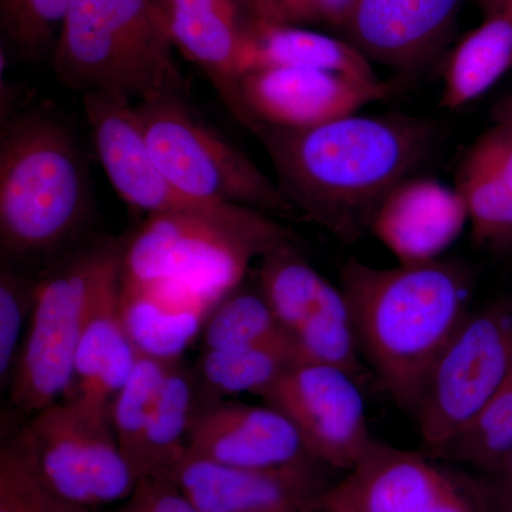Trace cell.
Masks as SVG:
<instances>
[{"label": "cell", "instance_id": "6da1fadb", "mask_svg": "<svg viewBox=\"0 0 512 512\" xmlns=\"http://www.w3.org/2000/svg\"><path fill=\"white\" fill-rule=\"evenodd\" d=\"M278 187L293 208L339 238H355L379 202L412 177L429 151L427 121L352 116L305 130L256 126Z\"/></svg>", "mask_w": 512, "mask_h": 512}, {"label": "cell", "instance_id": "7a4b0ae2", "mask_svg": "<svg viewBox=\"0 0 512 512\" xmlns=\"http://www.w3.org/2000/svg\"><path fill=\"white\" fill-rule=\"evenodd\" d=\"M340 289L360 355L394 402L413 413L431 366L471 313L470 274L441 259L376 268L350 258Z\"/></svg>", "mask_w": 512, "mask_h": 512}, {"label": "cell", "instance_id": "3957f363", "mask_svg": "<svg viewBox=\"0 0 512 512\" xmlns=\"http://www.w3.org/2000/svg\"><path fill=\"white\" fill-rule=\"evenodd\" d=\"M90 211L89 171L69 128L43 111L6 116L0 134L3 261L22 265L59 254Z\"/></svg>", "mask_w": 512, "mask_h": 512}, {"label": "cell", "instance_id": "277c9868", "mask_svg": "<svg viewBox=\"0 0 512 512\" xmlns=\"http://www.w3.org/2000/svg\"><path fill=\"white\" fill-rule=\"evenodd\" d=\"M161 0H73L52 50L74 92L127 99L188 96Z\"/></svg>", "mask_w": 512, "mask_h": 512}, {"label": "cell", "instance_id": "5b68a950", "mask_svg": "<svg viewBox=\"0 0 512 512\" xmlns=\"http://www.w3.org/2000/svg\"><path fill=\"white\" fill-rule=\"evenodd\" d=\"M289 241L291 231L252 208L231 218L148 215L127 239L121 281L171 282L221 302L242 285L254 259Z\"/></svg>", "mask_w": 512, "mask_h": 512}, {"label": "cell", "instance_id": "8992f818", "mask_svg": "<svg viewBox=\"0 0 512 512\" xmlns=\"http://www.w3.org/2000/svg\"><path fill=\"white\" fill-rule=\"evenodd\" d=\"M127 239L104 238L77 247L42 278L15 370L10 397L33 416L73 390L76 352L94 296L123 264Z\"/></svg>", "mask_w": 512, "mask_h": 512}, {"label": "cell", "instance_id": "52a82bcc", "mask_svg": "<svg viewBox=\"0 0 512 512\" xmlns=\"http://www.w3.org/2000/svg\"><path fill=\"white\" fill-rule=\"evenodd\" d=\"M136 110L151 157L183 194L265 214L295 210L278 184L192 113L185 97L141 100Z\"/></svg>", "mask_w": 512, "mask_h": 512}, {"label": "cell", "instance_id": "ba28073f", "mask_svg": "<svg viewBox=\"0 0 512 512\" xmlns=\"http://www.w3.org/2000/svg\"><path fill=\"white\" fill-rule=\"evenodd\" d=\"M511 372V309L493 305L471 311L431 366L414 406L424 453L441 458Z\"/></svg>", "mask_w": 512, "mask_h": 512}, {"label": "cell", "instance_id": "9c48e42d", "mask_svg": "<svg viewBox=\"0 0 512 512\" xmlns=\"http://www.w3.org/2000/svg\"><path fill=\"white\" fill-rule=\"evenodd\" d=\"M43 481L74 505L96 510L130 500L138 480L121 453L111 410L79 399L50 404L19 431Z\"/></svg>", "mask_w": 512, "mask_h": 512}, {"label": "cell", "instance_id": "30bf717a", "mask_svg": "<svg viewBox=\"0 0 512 512\" xmlns=\"http://www.w3.org/2000/svg\"><path fill=\"white\" fill-rule=\"evenodd\" d=\"M318 512H491L478 477L427 453L373 441L362 460L330 485Z\"/></svg>", "mask_w": 512, "mask_h": 512}, {"label": "cell", "instance_id": "8fae6325", "mask_svg": "<svg viewBox=\"0 0 512 512\" xmlns=\"http://www.w3.org/2000/svg\"><path fill=\"white\" fill-rule=\"evenodd\" d=\"M259 291L305 360L359 377L362 355L345 293L326 281L293 241L262 256Z\"/></svg>", "mask_w": 512, "mask_h": 512}, {"label": "cell", "instance_id": "7c38bea8", "mask_svg": "<svg viewBox=\"0 0 512 512\" xmlns=\"http://www.w3.org/2000/svg\"><path fill=\"white\" fill-rule=\"evenodd\" d=\"M259 397L291 421L303 446L323 466L348 473L375 441L356 377L340 367L302 360Z\"/></svg>", "mask_w": 512, "mask_h": 512}, {"label": "cell", "instance_id": "4fadbf2b", "mask_svg": "<svg viewBox=\"0 0 512 512\" xmlns=\"http://www.w3.org/2000/svg\"><path fill=\"white\" fill-rule=\"evenodd\" d=\"M84 116L97 157L121 200L154 214L237 217L247 207L198 201L183 194L158 168L148 150L136 104L120 94L94 92L83 96Z\"/></svg>", "mask_w": 512, "mask_h": 512}, {"label": "cell", "instance_id": "5bb4252c", "mask_svg": "<svg viewBox=\"0 0 512 512\" xmlns=\"http://www.w3.org/2000/svg\"><path fill=\"white\" fill-rule=\"evenodd\" d=\"M387 83L357 82L322 70L271 67L239 79L244 126L305 130L359 113L367 104L386 99Z\"/></svg>", "mask_w": 512, "mask_h": 512}, {"label": "cell", "instance_id": "9a60e30c", "mask_svg": "<svg viewBox=\"0 0 512 512\" xmlns=\"http://www.w3.org/2000/svg\"><path fill=\"white\" fill-rule=\"evenodd\" d=\"M320 463L282 468L227 466L185 451L168 477L198 512H318L330 487Z\"/></svg>", "mask_w": 512, "mask_h": 512}, {"label": "cell", "instance_id": "2e32d148", "mask_svg": "<svg viewBox=\"0 0 512 512\" xmlns=\"http://www.w3.org/2000/svg\"><path fill=\"white\" fill-rule=\"evenodd\" d=\"M187 446L197 456L234 467L269 470L319 463L291 421L266 404L208 400L195 414Z\"/></svg>", "mask_w": 512, "mask_h": 512}, {"label": "cell", "instance_id": "e0dca14e", "mask_svg": "<svg viewBox=\"0 0 512 512\" xmlns=\"http://www.w3.org/2000/svg\"><path fill=\"white\" fill-rule=\"evenodd\" d=\"M467 224V205L456 187L412 175L387 192L367 228L399 265H421L440 259Z\"/></svg>", "mask_w": 512, "mask_h": 512}, {"label": "cell", "instance_id": "ac0fdd59", "mask_svg": "<svg viewBox=\"0 0 512 512\" xmlns=\"http://www.w3.org/2000/svg\"><path fill=\"white\" fill-rule=\"evenodd\" d=\"M460 5L461 0H355L340 32L370 62L410 69L443 45Z\"/></svg>", "mask_w": 512, "mask_h": 512}, {"label": "cell", "instance_id": "d6986e66", "mask_svg": "<svg viewBox=\"0 0 512 512\" xmlns=\"http://www.w3.org/2000/svg\"><path fill=\"white\" fill-rule=\"evenodd\" d=\"M175 49L210 79L244 126L238 60L249 16L241 0H161Z\"/></svg>", "mask_w": 512, "mask_h": 512}, {"label": "cell", "instance_id": "ffe728a7", "mask_svg": "<svg viewBox=\"0 0 512 512\" xmlns=\"http://www.w3.org/2000/svg\"><path fill=\"white\" fill-rule=\"evenodd\" d=\"M217 301L171 282H124L120 309L124 326L140 355L174 362L202 333Z\"/></svg>", "mask_w": 512, "mask_h": 512}, {"label": "cell", "instance_id": "44dd1931", "mask_svg": "<svg viewBox=\"0 0 512 512\" xmlns=\"http://www.w3.org/2000/svg\"><path fill=\"white\" fill-rule=\"evenodd\" d=\"M121 266L94 296L76 352V399L110 410L136 366L138 350L127 335L120 309Z\"/></svg>", "mask_w": 512, "mask_h": 512}, {"label": "cell", "instance_id": "7402d4cb", "mask_svg": "<svg viewBox=\"0 0 512 512\" xmlns=\"http://www.w3.org/2000/svg\"><path fill=\"white\" fill-rule=\"evenodd\" d=\"M471 235L481 247H512V126L500 121L478 138L457 175Z\"/></svg>", "mask_w": 512, "mask_h": 512}, {"label": "cell", "instance_id": "603a6c76", "mask_svg": "<svg viewBox=\"0 0 512 512\" xmlns=\"http://www.w3.org/2000/svg\"><path fill=\"white\" fill-rule=\"evenodd\" d=\"M271 67H296L342 74L357 82L384 83L367 57L348 40L288 23L248 20L239 52V74Z\"/></svg>", "mask_w": 512, "mask_h": 512}, {"label": "cell", "instance_id": "cb8c5ba5", "mask_svg": "<svg viewBox=\"0 0 512 512\" xmlns=\"http://www.w3.org/2000/svg\"><path fill=\"white\" fill-rule=\"evenodd\" d=\"M485 12L448 57L441 106L460 109L480 99L512 67V0H478Z\"/></svg>", "mask_w": 512, "mask_h": 512}, {"label": "cell", "instance_id": "d4e9b609", "mask_svg": "<svg viewBox=\"0 0 512 512\" xmlns=\"http://www.w3.org/2000/svg\"><path fill=\"white\" fill-rule=\"evenodd\" d=\"M198 383L195 373L184 366L183 360L171 363L156 406L148 423L137 478L167 473L175 461L188 450V434L198 403Z\"/></svg>", "mask_w": 512, "mask_h": 512}, {"label": "cell", "instance_id": "484cf974", "mask_svg": "<svg viewBox=\"0 0 512 512\" xmlns=\"http://www.w3.org/2000/svg\"><path fill=\"white\" fill-rule=\"evenodd\" d=\"M302 360L305 357L289 338L244 348L205 350L195 377L215 400L244 393L259 396Z\"/></svg>", "mask_w": 512, "mask_h": 512}, {"label": "cell", "instance_id": "4316f807", "mask_svg": "<svg viewBox=\"0 0 512 512\" xmlns=\"http://www.w3.org/2000/svg\"><path fill=\"white\" fill-rule=\"evenodd\" d=\"M171 363L138 355L133 372L111 402V421L117 441L136 477L147 426Z\"/></svg>", "mask_w": 512, "mask_h": 512}, {"label": "cell", "instance_id": "83f0119b", "mask_svg": "<svg viewBox=\"0 0 512 512\" xmlns=\"http://www.w3.org/2000/svg\"><path fill=\"white\" fill-rule=\"evenodd\" d=\"M286 338L259 288L254 291L241 285L215 306L202 329L205 350L244 348Z\"/></svg>", "mask_w": 512, "mask_h": 512}, {"label": "cell", "instance_id": "f1b7e54d", "mask_svg": "<svg viewBox=\"0 0 512 512\" xmlns=\"http://www.w3.org/2000/svg\"><path fill=\"white\" fill-rule=\"evenodd\" d=\"M512 451V372L483 413L444 451L456 461L490 473Z\"/></svg>", "mask_w": 512, "mask_h": 512}, {"label": "cell", "instance_id": "f546056e", "mask_svg": "<svg viewBox=\"0 0 512 512\" xmlns=\"http://www.w3.org/2000/svg\"><path fill=\"white\" fill-rule=\"evenodd\" d=\"M64 500L43 481L16 434L0 448V512H89Z\"/></svg>", "mask_w": 512, "mask_h": 512}, {"label": "cell", "instance_id": "4dcf8cb0", "mask_svg": "<svg viewBox=\"0 0 512 512\" xmlns=\"http://www.w3.org/2000/svg\"><path fill=\"white\" fill-rule=\"evenodd\" d=\"M73 0H0V23L13 47L29 60L52 53Z\"/></svg>", "mask_w": 512, "mask_h": 512}, {"label": "cell", "instance_id": "1f68e13d", "mask_svg": "<svg viewBox=\"0 0 512 512\" xmlns=\"http://www.w3.org/2000/svg\"><path fill=\"white\" fill-rule=\"evenodd\" d=\"M39 281L20 271L18 264L3 261L0 268V379L10 383L18 360L22 335L35 308Z\"/></svg>", "mask_w": 512, "mask_h": 512}, {"label": "cell", "instance_id": "d6a6232c", "mask_svg": "<svg viewBox=\"0 0 512 512\" xmlns=\"http://www.w3.org/2000/svg\"><path fill=\"white\" fill-rule=\"evenodd\" d=\"M127 512H198L167 474L143 478L131 495Z\"/></svg>", "mask_w": 512, "mask_h": 512}, {"label": "cell", "instance_id": "836d02e7", "mask_svg": "<svg viewBox=\"0 0 512 512\" xmlns=\"http://www.w3.org/2000/svg\"><path fill=\"white\" fill-rule=\"evenodd\" d=\"M355 0H281L282 22L342 30Z\"/></svg>", "mask_w": 512, "mask_h": 512}, {"label": "cell", "instance_id": "e575fe53", "mask_svg": "<svg viewBox=\"0 0 512 512\" xmlns=\"http://www.w3.org/2000/svg\"><path fill=\"white\" fill-rule=\"evenodd\" d=\"M491 512H512V451L490 473L478 478Z\"/></svg>", "mask_w": 512, "mask_h": 512}, {"label": "cell", "instance_id": "d590c367", "mask_svg": "<svg viewBox=\"0 0 512 512\" xmlns=\"http://www.w3.org/2000/svg\"><path fill=\"white\" fill-rule=\"evenodd\" d=\"M249 19L265 23H284L281 15V0H241Z\"/></svg>", "mask_w": 512, "mask_h": 512}, {"label": "cell", "instance_id": "8d00e7d4", "mask_svg": "<svg viewBox=\"0 0 512 512\" xmlns=\"http://www.w3.org/2000/svg\"><path fill=\"white\" fill-rule=\"evenodd\" d=\"M503 121H507V123L512 126V103L511 106L508 107L507 113L504 114Z\"/></svg>", "mask_w": 512, "mask_h": 512}, {"label": "cell", "instance_id": "74e56055", "mask_svg": "<svg viewBox=\"0 0 512 512\" xmlns=\"http://www.w3.org/2000/svg\"><path fill=\"white\" fill-rule=\"evenodd\" d=\"M89 512H103V511L90 510ZM116 512H127V511H126V508H123V510L116 511Z\"/></svg>", "mask_w": 512, "mask_h": 512}]
</instances>
